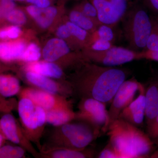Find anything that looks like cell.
Masks as SVG:
<instances>
[{
  "label": "cell",
  "instance_id": "6da1fadb",
  "mask_svg": "<svg viewBox=\"0 0 158 158\" xmlns=\"http://www.w3.org/2000/svg\"><path fill=\"white\" fill-rule=\"evenodd\" d=\"M76 67L68 81L74 95L80 98L94 99L106 105L111 103L118 88L129 75L126 69L102 66L87 61Z\"/></svg>",
  "mask_w": 158,
  "mask_h": 158
},
{
  "label": "cell",
  "instance_id": "7a4b0ae2",
  "mask_svg": "<svg viewBox=\"0 0 158 158\" xmlns=\"http://www.w3.org/2000/svg\"><path fill=\"white\" fill-rule=\"evenodd\" d=\"M106 133L117 158L149 157L153 150L154 142L147 134L121 118L113 122Z\"/></svg>",
  "mask_w": 158,
  "mask_h": 158
},
{
  "label": "cell",
  "instance_id": "3957f363",
  "mask_svg": "<svg viewBox=\"0 0 158 158\" xmlns=\"http://www.w3.org/2000/svg\"><path fill=\"white\" fill-rule=\"evenodd\" d=\"M70 122L57 127L49 136L41 148H63L82 150L95 140L99 135V129L85 122Z\"/></svg>",
  "mask_w": 158,
  "mask_h": 158
},
{
  "label": "cell",
  "instance_id": "277c9868",
  "mask_svg": "<svg viewBox=\"0 0 158 158\" xmlns=\"http://www.w3.org/2000/svg\"><path fill=\"white\" fill-rule=\"evenodd\" d=\"M123 30L130 49L145 50L152 28L151 15L138 5L128 8L123 17Z\"/></svg>",
  "mask_w": 158,
  "mask_h": 158
},
{
  "label": "cell",
  "instance_id": "5b68a950",
  "mask_svg": "<svg viewBox=\"0 0 158 158\" xmlns=\"http://www.w3.org/2000/svg\"><path fill=\"white\" fill-rule=\"evenodd\" d=\"M17 108L19 122L26 136L32 143L37 145L39 150L41 146L40 138L46 122L37 120L36 106L28 98H19Z\"/></svg>",
  "mask_w": 158,
  "mask_h": 158
},
{
  "label": "cell",
  "instance_id": "8992f818",
  "mask_svg": "<svg viewBox=\"0 0 158 158\" xmlns=\"http://www.w3.org/2000/svg\"><path fill=\"white\" fill-rule=\"evenodd\" d=\"M82 54L87 61L102 66L114 67L137 60L138 52L114 46L102 51L84 49Z\"/></svg>",
  "mask_w": 158,
  "mask_h": 158
},
{
  "label": "cell",
  "instance_id": "52a82bcc",
  "mask_svg": "<svg viewBox=\"0 0 158 158\" xmlns=\"http://www.w3.org/2000/svg\"><path fill=\"white\" fill-rule=\"evenodd\" d=\"M141 83L134 77L126 80L120 85L113 97L108 111L107 119L102 131L106 132L108 127L118 118L119 114L134 100Z\"/></svg>",
  "mask_w": 158,
  "mask_h": 158
},
{
  "label": "cell",
  "instance_id": "ba28073f",
  "mask_svg": "<svg viewBox=\"0 0 158 158\" xmlns=\"http://www.w3.org/2000/svg\"><path fill=\"white\" fill-rule=\"evenodd\" d=\"M0 117V132L8 140L23 148L35 158H40V154L26 136L19 121L11 112L2 113Z\"/></svg>",
  "mask_w": 158,
  "mask_h": 158
},
{
  "label": "cell",
  "instance_id": "9c48e42d",
  "mask_svg": "<svg viewBox=\"0 0 158 158\" xmlns=\"http://www.w3.org/2000/svg\"><path fill=\"white\" fill-rule=\"evenodd\" d=\"M18 96L19 98L29 99L35 106L40 107L45 111L72 108V103L68 98L32 87L21 88Z\"/></svg>",
  "mask_w": 158,
  "mask_h": 158
},
{
  "label": "cell",
  "instance_id": "30bf717a",
  "mask_svg": "<svg viewBox=\"0 0 158 158\" xmlns=\"http://www.w3.org/2000/svg\"><path fill=\"white\" fill-rule=\"evenodd\" d=\"M76 120L85 122L102 131L107 119L108 111L104 103L92 98H81Z\"/></svg>",
  "mask_w": 158,
  "mask_h": 158
},
{
  "label": "cell",
  "instance_id": "8fae6325",
  "mask_svg": "<svg viewBox=\"0 0 158 158\" xmlns=\"http://www.w3.org/2000/svg\"><path fill=\"white\" fill-rule=\"evenodd\" d=\"M25 77L27 83L33 88L67 98L74 95L73 89L68 81L58 82L52 78L31 71H26Z\"/></svg>",
  "mask_w": 158,
  "mask_h": 158
},
{
  "label": "cell",
  "instance_id": "7c38bea8",
  "mask_svg": "<svg viewBox=\"0 0 158 158\" xmlns=\"http://www.w3.org/2000/svg\"><path fill=\"white\" fill-rule=\"evenodd\" d=\"M138 91V97L122 111L118 117L137 127L142 125L145 118V89L141 84Z\"/></svg>",
  "mask_w": 158,
  "mask_h": 158
},
{
  "label": "cell",
  "instance_id": "4fadbf2b",
  "mask_svg": "<svg viewBox=\"0 0 158 158\" xmlns=\"http://www.w3.org/2000/svg\"><path fill=\"white\" fill-rule=\"evenodd\" d=\"M96 8L99 19L103 24L113 27L122 19L126 11L116 7L112 0H88Z\"/></svg>",
  "mask_w": 158,
  "mask_h": 158
},
{
  "label": "cell",
  "instance_id": "5bb4252c",
  "mask_svg": "<svg viewBox=\"0 0 158 158\" xmlns=\"http://www.w3.org/2000/svg\"><path fill=\"white\" fill-rule=\"evenodd\" d=\"M70 48L64 40L54 38L49 40L42 51L44 61L55 62L63 57L69 58L78 54H71Z\"/></svg>",
  "mask_w": 158,
  "mask_h": 158
},
{
  "label": "cell",
  "instance_id": "9a60e30c",
  "mask_svg": "<svg viewBox=\"0 0 158 158\" xmlns=\"http://www.w3.org/2000/svg\"><path fill=\"white\" fill-rule=\"evenodd\" d=\"M40 158H89L94 157L96 152L91 149L86 148L78 150L71 148H41L39 150Z\"/></svg>",
  "mask_w": 158,
  "mask_h": 158
},
{
  "label": "cell",
  "instance_id": "2e32d148",
  "mask_svg": "<svg viewBox=\"0 0 158 158\" xmlns=\"http://www.w3.org/2000/svg\"><path fill=\"white\" fill-rule=\"evenodd\" d=\"M26 48L23 41L0 40V60L6 63L21 61Z\"/></svg>",
  "mask_w": 158,
  "mask_h": 158
},
{
  "label": "cell",
  "instance_id": "e0dca14e",
  "mask_svg": "<svg viewBox=\"0 0 158 158\" xmlns=\"http://www.w3.org/2000/svg\"><path fill=\"white\" fill-rule=\"evenodd\" d=\"M27 12L42 28H47L52 24L58 14V9L54 6L40 8L34 5L28 6Z\"/></svg>",
  "mask_w": 158,
  "mask_h": 158
},
{
  "label": "cell",
  "instance_id": "ac0fdd59",
  "mask_svg": "<svg viewBox=\"0 0 158 158\" xmlns=\"http://www.w3.org/2000/svg\"><path fill=\"white\" fill-rule=\"evenodd\" d=\"M145 119L147 126L158 115V79L151 82L145 89Z\"/></svg>",
  "mask_w": 158,
  "mask_h": 158
},
{
  "label": "cell",
  "instance_id": "d6986e66",
  "mask_svg": "<svg viewBox=\"0 0 158 158\" xmlns=\"http://www.w3.org/2000/svg\"><path fill=\"white\" fill-rule=\"evenodd\" d=\"M24 68L26 71L32 72L52 78L64 80L62 79L64 77L62 69L55 62L46 61L28 62Z\"/></svg>",
  "mask_w": 158,
  "mask_h": 158
},
{
  "label": "cell",
  "instance_id": "ffe728a7",
  "mask_svg": "<svg viewBox=\"0 0 158 158\" xmlns=\"http://www.w3.org/2000/svg\"><path fill=\"white\" fill-rule=\"evenodd\" d=\"M45 111L47 123L55 127L73 121L76 118V112H75L72 108Z\"/></svg>",
  "mask_w": 158,
  "mask_h": 158
},
{
  "label": "cell",
  "instance_id": "44dd1931",
  "mask_svg": "<svg viewBox=\"0 0 158 158\" xmlns=\"http://www.w3.org/2000/svg\"><path fill=\"white\" fill-rule=\"evenodd\" d=\"M21 88L19 80L16 77L8 74H0V97L8 98L18 95Z\"/></svg>",
  "mask_w": 158,
  "mask_h": 158
},
{
  "label": "cell",
  "instance_id": "7402d4cb",
  "mask_svg": "<svg viewBox=\"0 0 158 158\" xmlns=\"http://www.w3.org/2000/svg\"><path fill=\"white\" fill-rule=\"evenodd\" d=\"M68 19L72 23L91 34L103 24L99 20H96L86 16L75 8L69 12Z\"/></svg>",
  "mask_w": 158,
  "mask_h": 158
},
{
  "label": "cell",
  "instance_id": "603a6c76",
  "mask_svg": "<svg viewBox=\"0 0 158 158\" xmlns=\"http://www.w3.org/2000/svg\"><path fill=\"white\" fill-rule=\"evenodd\" d=\"M65 23L68 27L72 36L78 43L81 48H86L90 41L91 34L72 23L69 19L65 22Z\"/></svg>",
  "mask_w": 158,
  "mask_h": 158
},
{
  "label": "cell",
  "instance_id": "cb8c5ba5",
  "mask_svg": "<svg viewBox=\"0 0 158 158\" xmlns=\"http://www.w3.org/2000/svg\"><path fill=\"white\" fill-rule=\"evenodd\" d=\"M113 28V27L105 24H102L99 26L96 31L91 34L90 41L87 47L92 43L99 40H103L113 42L115 38V35Z\"/></svg>",
  "mask_w": 158,
  "mask_h": 158
},
{
  "label": "cell",
  "instance_id": "d4e9b609",
  "mask_svg": "<svg viewBox=\"0 0 158 158\" xmlns=\"http://www.w3.org/2000/svg\"><path fill=\"white\" fill-rule=\"evenodd\" d=\"M27 151L19 145L5 144L0 148V158L25 157Z\"/></svg>",
  "mask_w": 158,
  "mask_h": 158
},
{
  "label": "cell",
  "instance_id": "484cf974",
  "mask_svg": "<svg viewBox=\"0 0 158 158\" xmlns=\"http://www.w3.org/2000/svg\"><path fill=\"white\" fill-rule=\"evenodd\" d=\"M151 18L152 28L145 50L158 51V15H151Z\"/></svg>",
  "mask_w": 158,
  "mask_h": 158
},
{
  "label": "cell",
  "instance_id": "4316f807",
  "mask_svg": "<svg viewBox=\"0 0 158 158\" xmlns=\"http://www.w3.org/2000/svg\"><path fill=\"white\" fill-rule=\"evenodd\" d=\"M22 33L19 26L12 25L0 28V40L11 41L17 39Z\"/></svg>",
  "mask_w": 158,
  "mask_h": 158
},
{
  "label": "cell",
  "instance_id": "83f0119b",
  "mask_svg": "<svg viewBox=\"0 0 158 158\" xmlns=\"http://www.w3.org/2000/svg\"><path fill=\"white\" fill-rule=\"evenodd\" d=\"M41 57V52L39 47L34 43H31L26 47L21 57V61L31 62L38 61Z\"/></svg>",
  "mask_w": 158,
  "mask_h": 158
},
{
  "label": "cell",
  "instance_id": "f1b7e54d",
  "mask_svg": "<svg viewBox=\"0 0 158 158\" xmlns=\"http://www.w3.org/2000/svg\"><path fill=\"white\" fill-rule=\"evenodd\" d=\"M74 8L90 18L96 20H99L97 10L93 4L88 0H84Z\"/></svg>",
  "mask_w": 158,
  "mask_h": 158
},
{
  "label": "cell",
  "instance_id": "f546056e",
  "mask_svg": "<svg viewBox=\"0 0 158 158\" xmlns=\"http://www.w3.org/2000/svg\"><path fill=\"white\" fill-rule=\"evenodd\" d=\"M5 20L15 25H22L27 21V17L23 11L15 8L6 15Z\"/></svg>",
  "mask_w": 158,
  "mask_h": 158
},
{
  "label": "cell",
  "instance_id": "4dcf8cb0",
  "mask_svg": "<svg viewBox=\"0 0 158 158\" xmlns=\"http://www.w3.org/2000/svg\"><path fill=\"white\" fill-rule=\"evenodd\" d=\"M113 42L108 40H99L92 43L87 48L84 49H88L95 51H105L109 49L114 46Z\"/></svg>",
  "mask_w": 158,
  "mask_h": 158
},
{
  "label": "cell",
  "instance_id": "1f68e13d",
  "mask_svg": "<svg viewBox=\"0 0 158 158\" xmlns=\"http://www.w3.org/2000/svg\"><path fill=\"white\" fill-rule=\"evenodd\" d=\"M15 8L16 5L13 0H0V11L2 20L9 12Z\"/></svg>",
  "mask_w": 158,
  "mask_h": 158
},
{
  "label": "cell",
  "instance_id": "d6a6232c",
  "mask_svg": "<svg viewBox=\"0 0 158 158\" xmlns=\"http://www.w3.org/2000/svg\"><path fill=\"white\" fill-rule=\"evenodd\" d=\"M147 134L153 141L158 139V115L147 126Z\"/></svg>",
  "mask_w": 158,
  "mask_h": 158
},
{
  "label": "cell",
  "instance_id": "836d02e7",
  "mask_svg": "<svg viewBox=\"0 0 158 158\" xmlns=\"http://www.w3.org/2000/svg\"><path fill=\"white\" fill-rule=\"evenodd\" d=\"M147 59L158 62V51L145 50L138 52L137 60Z\"/></svg>",
  "mask_w": 158,
  "mask_h": 158
},
{
  "label": "cell",
  "instance_id": "e575fe53",
  "mask_svg": "<svg viewBox=\"0 0 158 158\" xmlns=\"http://www.w3.org/2000/svg\"><path fill=\"white\" fill-rule=\"evenodd\" d=\"M96 157L99 158H117L115 150L111 145L110 143L108 142L107 144L105 146L101 152Z\"/></svg>",
  "mask_w": 158,
  "mask_h": 158
},
{
  "label": "cell",
  "instance_id": "d590c367",
  "mask_svg": "<svg viewBox=\"0 0 158 158\" xmlns=\"http://www.w3.org/2000/svg\"><path fill=\"white\" fill-rule=\"evenodd\" d=\"M27 2L35 5L40 8H44L50 6L51 0H26Z\"/></svg>",
  "mask_w": 158,
  "mask_h": 158
},
{
  "label": "cell",
  "instance_id": "8d00e7d4",
  "mask_svg": "<svg viewBox=\"0 0 158 158\" xmlns=\"http://www.w3.org/2000/svg\"><path fill=\"white\" fill-rule=\"evenodd\" d=\"M143 1L149 9L158 15V0H143Z\"/></svg>",
  "mask_w": 158,
  "mask_h": 158
},
{
  "label": "cell",
  "instance_id": "74e56055",
  "mask_svg": "<svg viewBox=\"0 0 158 158\" xmlns=\"http://www.w3.org/2000/svg\"><path fill=\"white\" fill-rule=\"evenodd\" d=\"M7 102L5 99L0 98V113H4L7 109Z\"/></svg>",
  "mask_w": 158,
  "mask_h": 158
},
{
  "label": "cell",
  "instance_id": "f35d334b",
  "mask_svg": "<svg viewBox=\"0 0 158 158\" xmlns=\"http://www.w3.org/2000/svg\"><path fill=\"white\" fill-rule=\"evenodd\" d=\"M7 64L8 63H5L0 60V74L11 69V67H9Z\"/></svg>",
  "mask_w": 158,
  "mask_h": 158
},
{
  "label": "cell",
  "instance_id": "ab89813d",
  "mask_svg": "<svg viewBox=\"0 0 158 158\" xmlns=\"http://www.w3.org/2000/svg\"><path fill=\"white\" fill-rule=\"evenodd\" d=\"M6 139L2 134L0 132V148L6 143Z\"/></svg>",
  "mask_w": 158,
  "mask_h": 158
},
{
  "label": "cell",
  "instance_id": "60d3db41",
  "mask_svg": "<svg viewBox=\"0 0 158 158\" xmlns=\"http://www.w3.org/2000/svg\"><path fill=\"white\" fill-rule=\"evenodd\" d=\"M150 157L152 158H158V149L151 155Z\"/></svg>",
  "mask_w": 158,
  "mask_h": 158
},
{
  "label": "cell",
  "instance_id": "b9f144b4",
  "mask_svg": "<svg viewBox=\"0 0 158 158\" xmlns=\"http://www.w3.org/2000/svg\"><path fill=\"white\" fill-rule=\"evenodd\" d=\"M129 3H133L137 2L138 0H127Z\"/></svg>",
  "mask_w": 158,
  "mask_h": 158
},
{
  "label": "cell",
  "instance_id": "7bdbcfd3",
  "mask_svg": "<svg viewBox=\"0 0 158 158\" xmlns=\"http://www.w3.org/2000/svg\"><path fill=\"white\" fill-rule=\"evenodd\" d=\"M154 142H155V144H156L157 145H158V140H156V141H154Z\"/></svg>",
  "mask_w": 158,
  "mask_h": 158
},
{
  "label": "cell",
  "instance_id": "ee69618b",
  "mask_svg": "<svg viewBox=\"0 0 158 158\" xmlns=\"http://www.w3.org/2000/svg\"><path fill=\"white\" fill-rule=\"evenodd\" d=\"M2 20V15H1V11H0V22H1Z\"/></svg>",
  "mask_w": 158,
  "mask_h": 158
},
{
  "label": "cell",
  "instance_id": "f6af8a7d",
  "mask_svg": "<svg viewBox=\"0 0 158 158\" xmlns=\"http://www.w3.org/2000/svg\"><path fill=\"white\" fill-rule=\"evenodd\" d=\"M14 1H26V0H13Z\"/></svg>",
  "mask_w": 158,
  "mask_h": 158
}]
</instances>
